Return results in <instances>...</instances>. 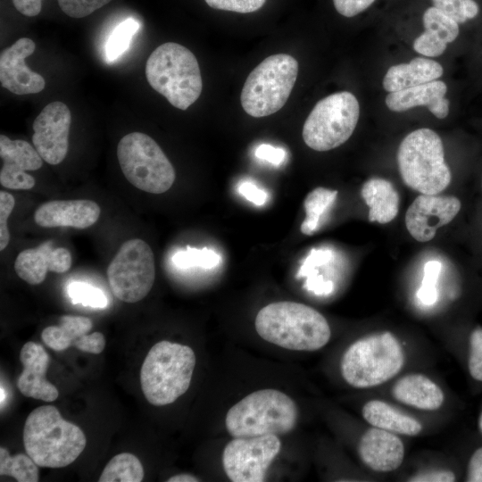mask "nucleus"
I'll return each instance as SVG.
<instances>
[{"label": "nucleus", "instance_id": "1", "mask_svg": "<svg viewBox=\"0 0 482 482\" xmlns=\"http://www.w3.org/2000/svg\"><path fill=\"white\" fill-rule=\"evenodd\" d=\"M255 330L265 341L295 351H315L330 339L325 317L303 303L282 301L262 308L254 321Z\"/></svg>", "mask_w": 482, "mask_h": 482}, {"label": "nucleus", "instance_id": "2", "mask_svg": "<svg viewBox=\"0 0 482 482\" xmlns=\"http://www.w3.org/2000/svg\"><path fill=\"white\" fill-rule=\"evenodd\" d=\"M86 444L81 428L65 420L54 406H39L26 419L24 448L39 467H65L79 456Z\"/></svg>", "mask_w": 482, "mask_h": 482}, {"label": "nucleus", "instance_id": "3", "mask_svg": "<svg viewBox=\"0 0 482 482\" xmlns=\"http://www.w3.org/2000/svg\"><path fill=\"white\" fill-rule=\"evenodd\" d=\"M195 366V354L191 347L166 340L156 343L140 370L145 399L155 406L175 402L188 389Z\"/></svg>", "mask_w": 482, "mask_h": 482}, {"label": "nucleus", "instance_id": "4", "mask_svg": "<svg viewBox=\"0 0 482 482\" xmlns=\"http://www.w3.org/2000/svg\"><path fill=\"white\" fill-rule=\"evenodd\" d=\"M145 77L149 85L174 107L186 110L201 95L203 80L194 54L177 43L159 46L148 57Z\"/></svg>", "mask_w": 482, "mask_h": 482}, {"label": "nucleus", "instance_id": "5", "mask_svg": "<svg viewBox=\"0 0 482 482\" xmlns=\"http://www.w3.org/2000/svg\"><path fill=\"white\" fill-rule=\"evenodd\" d=\"M298 409L292 398L276 389L253 392L227 412L225 425L233 437L282 435L296 425Z\"/></svg>", "mask_w": 482, "mask_h": 482}, {"label": "nucleus", "instance_id": "6", "mask_svg": "<svg viewBox=\"0 0 482 482\" xmlns=\"http://www.w3.org/2000/svg\"><path fill=\"white\" fill-rule=\"evenodd\" d=\"M404 363L402 345L385 331L353 342L340 362L344 379L356 388L379 386L399 373Z\"/></svg>", "mask_w": 482, "mask_h": 482}, {"label": "nucleus", "instance_id": "7", "mask_svg": "<svg viewBox=\"0 0 482 482\" xmlns=\"http://www.w3.org/2000/svg\"><path fill=\"white\" fill-rule=\"evenodd\" d=\"M397 164L404 184L420 194L436 195L452 179L442 139L430 129H416L403 139L397 151Z\"/></svg>", "mask_w": 482, "mask_h": 482}, {"label": "nucleus", "instance_id": "8", "mask_svg": "<svg viewBox=\"0 0 482 482\" xmlns=\"http://www.w3.org/2000/svg\"><path fill=\"white\" fill-rule=\"evenodd\" d=\"M298 74V62L290 54H272L247 76L241 104L250 116L260 118L279 111L287 103Z\"/></svg>", "mask_w": 482, "mask_h": 482}, {"label": "nucleus", "instance_id": "9", "mask_svg": "<svg viewBox=\"0 0 482 482\" xmlns=\"http://www.w3.org/2000/svg\"><path fill=\"white\" fill-rule=\"evenodd\" d=\"M117 157L127 180L140 190L162 194L175 181L171 162L158 144L145 133L125 135L118 143Z\"/></svg>", "mask_w": 482, "mask_h": 482}, {"label": "nucleus", "instance_id": "10", "mask_svg": "<svg viewBox=\"0 0 482 482\" xmlns=\"http://www.w3.org/2000/svg\"><path fill=\"white\" fill-rule=\"evenodd\" d=\"M360 116V105L351 92L342 91L320 100L303 128L304 143L319 152L343 145L353 133Z\"/></svg>", "mask_w": 482, "mask_h": 482}, {"label": "nucleus", "instance_id": "11", "mask_svg": "<svg viewBox=\"0 0 482 482\" xmlns=\"http://www.w3.org/2000/svg\"><path fill=\"white\" fill-rule=\"evenodd\" d=\"M155 277L154 253L142 239L124 242L107 268L114 296L125 303H137L150 292Z\"/></svg>", "mask_w": 482, "mask_h": 482}, {"label": "nucleus", "instance_id": "12", "mask_svg": "<svg viewBox=\"0 0 482 482\" xmlns=\"http://www.w3.org/2000/svg\"><path fill=\"white\" fill-rule=\"evenodd\" d=\"M280 448L281 442L277 435L234 437L223 451L224 471L233 482L264 481Z\"/></svg>", "mask_w": 482, "mask_h": 482}, {"label": "nucleus", "instance_id": "13", "mask_svg": "<svg viewBox=\"0 0 482 482\" xmlns=\"http://www.w3.org/2000/svg\"><path fill=\"white\" fill-rule=\"evenodd\" d=\"M71 122L68 106L59 101L46 105L35 119L32 143L47 163L56 165L66 157Z\"/></svg>", "mask_w": 482, "mask_h": 482}, {"label": "nucleus", "instance_id": "14", "mask_svg": "<svg viewBox=\"0 0 482 482\" xmlns=\"http://www.w3.org/2000/svg\"><path fill=\"white\" fill-rule=\"evenodd\" d=\"M461 207L455 196L420 194L406 211V229L415 240L428 242L439 228L453 220Z\"/></svg>", "mask_w": 482, "mask_h": 482}, {"label": "nucleus", "instance_id": "15", "mask_svg": "<svg viewBox=\"0 0 482 482\" xmlns=\"http://www.w3.org/2000/svg\"><path fill=\"white\" fill-rule=\"evenodd\" d=\"M34 41L21 37L0 54V82L3 87L15 95L41 92L46 86L44 78L31 71L25 59L35 51Z\"/></svg>", "mask_w": 482, "mask_h": 482}, {"label": "nucleus", "instance_id": "16", "mask_svg": "<svg viewBox=\"0 0 482 482\" xmlns=\"http://www.w3.org/2000/svg\"><path fill=\"white\" fill-rule=\"evenodd\" d=\"M0 157L3 166L0 183L9 189H31L35 186L34 178L27 170H37L43 165V159L29 142L10 139L0 136Z\"/></svg>", "mask_w": 482, "mask_h": 482}, {"label": "nucleus", "instance_id": "17", "mask_svg": "<svg viewBox=\"0 0 482 482\" xmlns=\"http://www.w3.org/2000/svg\"><path fill=\"white\" fill-rule=\"evenodd\" d=\"M92 321L84 316L63 315L57 326H49L41 333L43 342L54 351H63L71 346L98 354L105 346V339L102 333L93 332Z\"/></svg>", "mask_w": 482, "mask_h": 482}, {"label": "nucleus", "instance_id": "18", "mask_svg": "<svg viewBox=\"0 0 482 482\" xmlns=\"http://www.w3.org/2000/svg\"><path fill=\"white\" fill-rule=\"evenodd\" d=\"M72 262L71 253L63 247L53 246L52 241H46L37 248L21 252L15 260L17 275L30 285L41 284L47 272L62 273L70 270Z\"/></svg>", "mask_w": 482, "mask_h": 482}, {"label": "nucleus", "instance_id": "19", "mask_svg": "<svg viewBox=\"0 0 482 482\" xmlns=\"http://www.w3.org/2000/svg\"><path fill=\"white\" fill-rule=\"evenodd\" d=\"M101 209L91 200H53L42 204L34 213L35 222L43 228L87 229L99 219Z\"/></svg>", "mask_w": 482, "mask_h": 482}, {"label": "nucleus", "instance_id": "20", "mask_svg": "<svg viewBox=\"0 0 482 482\" xmlns=\"http://www.w3.org/2000/svg\"><path fill=\"white\" fill-rule=\"evenodd\" d=\"M23 370L17 380L21 393L27 396L46 402L58 398V389L46 377L49 356L41 345L27 342L20 353Z\"/></svg>", "mask_w": 482, "mask_h": 482}, {"label": "nucleus", "instance_id": "21", "mask_svg": "<svg viewBox=\"0 0 482 482\" xmlns=\"http://www.w3.org/2000/svg\"><path fill=\"white\" fill-rule=\"evenodd\" d=\"M358 452L362 462L378 472L395 470L404 457L402 440L395 433L375 427L362 435Z\"/></svg>", "mask_w": 482, "mask_h": 482}, {"label": "nucleus", "instance_id": "22", "mask_svg": "<svg viewBox=\"0 0 482 482\" xmlns=\"http://www.w3.org/2000/svg\"><path fill=\"white\" fill-rule=\"evenodd\" d=\"M446 92V84L436 79L390 92L386 97V104L389 110L397 112L417 106H426L436 118L444 119L449 113V100L445 97Z\"/></svg>", "mask_w": 482, "mask_h": 482}, {"label": "nucleus", "instance_id": "23", "mask_svg": "<svg viewBox=\"0 0 482 482\" xmlns=\"http://www.w3.org/2000/svg\"><path fill=\"white\" fill-rule=\"evenodd\" d=\"M399 402L425 411L439 409L444 403L442 389L422 374H410L400 378L392 389Z\"/></svg>", "mask_w": 482, "mask_h": 482}, {"label": "nucleus", "instance_id": "24", "mask_svg": "<svg viewBox=\"0 0 482 482\" xmlns=\"http://www.w3.org/2000/svg\"><path fill=\"white\" fill-rule=\"evenodd\" d=\"M442 65L431 59L416 57L408 63L391 66L383 79L387 92L400 91L437 79L443 75Z\"/></svg>", "mask_w": 482, "mask_h": 482}, {"label": "nucleus", "instance_id": "25", "mask_svg": "<svg viewBox=\"0 0 482 482\" xmlns=\"http://www.w3.org/2000/svg\"><path fill=\"white\" fill-rule=\"evenodd\" d=\"M361 195L369 207L370 222L386 224L392 221L399 210V194L387 179L371 178L364 182Z\"/></svg>", "mask_w": 482, "mask_h": 482}, {"label": "nucleus", "instance_id": "26", "mask_svg": "<svg viewBox=\"0 0 482 482\" xmlns=\"http://www.w3.org/2000/svg\"><path fill=\"white\" fill-rule=\"evenodd\" d=\"M362 416L371 426L396 434L416 436L422 429L416 419L381 400L366 403L362 407Z\"/></svg>", "mask_w": 482, "mask_h": 482}, {"label": "nucleus", "instance_id": "27", "mask_svg": "<svg viewBox=\"0 0 482 482\" xmlns=\"http://www.w3.org/2000/svg\"><path fill=\"white\" fill-rule=\"evenodd\" d=\"M337 195V190L322 187L314 188L306 195L304 200L305 218L300 228L303 234L310 236L320 229Z\"/></svg>", "mask_w": 482, "mask_h": 482}, {"label": "nucleus", "instance_id": "28", "mask_svg": "<svg viewBox=\"0 0 482 482\" xmlns=\"http://www.w3.org/2000/svg\"><path fill=\"white\" fill-rule=\"evenodd\" d=\"M144 478L143 466L134 454L121 453L104 467L99 482H140Z\"/></svg>", "mask_w": 482, "mask_h": 482}, {"label": "nucleus", "instance_id": "29", "mask_svg": "<svg viewBox=\"0 0 482 482\" xmlns=\"http://www.w3.org/2000/svg\"><path fill=\"white\" fill-rule=\"evenodd\" d=\"M0 475L10 476L19 482L38 481L37 464L29 454L10 455L5 448H0Z\"/></svg>", "mask_w": 482, "mask_h": 482}, {"label": "nucleus", "instance_id": "30", "mask_svg": "<svg viewBox=\"0 0 482 482\" xmlns=\"http://www.w3.org/2000/svg\"><path fill=\"white\" fill-rule=\"evenodd\" d=\"M422 21L425 28L424 32L446 45L454 41L459 35L458 22L434 6L426 9Z\"/></svg>", "mask_w": 482, "mask_h": 482}, {"label": "nucleus", "instance_id": "31", "mask_svg": "<svg viewBox=\"0 0 482 482\" xmlns=\"http://www.w3.org/2000/svg\"><path fill=\"white\" fill-rule=\"evenodd\" d=\"M139 28L140 23L133 18H128L115 27L104 45V58L108 63L115 62L128 50Z\"/></svg>", "mask_w": 482, "mask_h": 482}, {"label": "nucleus", "instance_id": "32", "mask_svg": "<svg viewBox=\"0 0 482 482\" xmlns=\"http://www.w3.org/2000/svg\"><path fill=\"white\" fill-rule=\"evenodd\" d=\"M172 262L176 267L188 269L200 267L204 269H212L220 262V256L214 250L204 247L197 249L187 246L186 250L177 252Z\"/></svg>", "mask_w": 482, "mask_h": 482}, {"label": "nucleus", "instance_id": "33", "mask_svg": "<svg viewBox=\"0 0 482 482\" xmlns=\"http://www.w3.org/2000/svg\"><path fill=\"white\" fill-rule=\"evenodd\" d=\"M433 6L458 23L475 18L479 7L474 0H431Z\"/></svg>", "mask_w": 482, "mask_h": 482}, {"label": "nucleus", "instance_id": "34", "mask_svg": "<svg viewBox=\"0 0 482 482\" xmlns=\"http://www.w3.org/2000/svg\"><path fill=\"white\" fill-rule=\"evenodd\" d=\"M67 291L74 304L81 303L94 308H104L108 303L101 289L87 283L72 282L69 285Z\"/></svg>", "mask_w": 482, "mask_h": 482}, {"label": "nucleus", "instance_id": "35", "mask_svg": "<svg viewBox=\"0 0 482 482\" xmlns=\"http://www.w3.org/2000/svg\"><path fill=\"white\" fill-rule=\"evenodd\" d=\"M441 269L438 261H429L424 265L421 286L417 292L418 299L424 305H432L437 300L436 282Z\"/></svg>", "mask_w": 482, "mask_h": 482}, {"label": "nucleus", "instance_id": "36", "mask_svg": "<svg viewBox=\"0 0 482 482\" xmlns=\"http://www.w3.org/2000/svg\"><path fill=\"white\" fill-rule=\"evenodd\" d=\"M61 10L70 17L83 18L112 0H57Z\"/></svg>", "mask_w": 482, "mask_h": 482}, {"label": "nucleus", "instance_id": "37", "mask_svg": "<svg viewBox=\"0 0 482 482\" xmlns=\"http://www.w3.org/2000/svg\"><path fill=\"white\" fill-rule=\"evenodd\" d=\"M212 8L240 13L253 12L263 6L266 0H204Z\"/></svg>", "mask_w": 482, "mask_h": 482}, {"label": "nucleus", "instance_id": "38", "mask_svg": "<svg viewBox=\"0 0 482 482\" xmlns=\"http://www.w3.org/2000/svg\"><path fill=\"white\" fill-rule=\"evenodd\" d=\"M469 370L473 378L482 381V328H476L470 336Z\"/></svg>", "mask_w": 482, "mask_h": 482}, {"label": "nucleus", "instance_id": "39", "mask_svg": "<svg viewBox=\"0 0 482 482\" xmlns=\"http://www.w3.org/2000/svg\"><path fill=\"white\" fill-rule=\"evenodd\" d=\"M15 200L10 193L0 191V250L3 251L9 244L10 233L7 220L12 212Z\"/></svg>", "mask_w": 482, "mask_h": 482}, {"label": "nucleus", "instance_id": "40", "mask_svg": "<svg viewBox=\"0 0 482 482\" xmlns=\"http://www.w3.org/2000/svg\"><path fill=\"white\" fill-rule=\"evenodd\" d=\"M376 0H333L337 12L345 17H353L369 8Z\"/></svg>", "mask_w": 482, "mask_h": 482}, {"label": "nucleus", "instance_id": "41", "mask_svg": "<svg viewBox=\"0 0 482 482\" xmlns=\"http://www.w3.org/2000/svg\"><path fill=\"white\" fill-rule=\"evenodd\" d=\"M332 258V252L328 249H312L302 263L297 277L303 278V274L313 268L328 262Z\"/></svg>", "mask_w": 482, "mask_h": 482}, {"label": "nucleus", "instance_id": "42", "mask_svg": "<svg viewBox=\"0 0 482 482\" xmlns=\"http://www.w3.org/2000/svg\"><path fill=\"white\" fill-rule=\"evenodd\" d=\"M254 154L257 158L269 162L273 165L282 163L286 157V152L283 148L275 147L268 144L260 145Z\"/></svg>", "mask_w": 482, "mask_h": 482}, {"label": "nucleus", "instance_id": "43", "mask_svg": "<svg viewBox=\"0 0 482 482\" xmlns=\"http://www.w3.org/2000/svg\"><path fill=\"white\" fill-rule=\"evenodd\" d=\"M238 191L246 200L259 206L268 200V194L252 182L241 183Z\"/></svg>", "mask_w": 482, "mask_h": 482}, {"label": "nucleus", "instance_id": "44", "mask_svg": "<svg viewBox=\"0 0 482 482\" xmlns=\"http://www.w3.org/2000/svg\"><path fill=\"white\" fill-rule=\"evenodd\" d=\"M305 287L315 295H328L333 291L334 285L330 280H324L323 277L316 272L307 276Z\"/></svg>", "mask_w": 482, "mask_h": 482}, {"label": "nucleus", "instance_id": "45", "mask_svg": "<svg viewBox=\"0 0 482 482\" xmlns=\"http://www.w3.org/2000/svg\"><path fill=\"white\" fill-rule=\"evenodd\" d=\"M454 480L455 476L450 470H435L420 473L409 479V481L413 482H452Z\"/></svg>", "mask_w": 482, "mask_h": 482}, {"label": "nucleus", "instance_id": "46", "mask_svg": "<svg viewBox=\"0 0 482 482\" xmlns=\"http://www.w3.org/2000/svg\"><path fill=\"white\" fill-rule=\"evenodd\" d=\"M468 481L482 482V447L476 450L470 460Z\"/></svg>", "mask_w": 482, "mask_h": 482}, {"label": "nucleus", "instance_id": "47", "mask_svg": "<svg viewBox=\"0 0 482 482\" xmlns=\"http://www.w3.org/2000/svg\"><path fill=\"white\" fill-rule=\"evenodd\" d=\"M16 10L21 14L33 17L37 15L42 8L43 0H12Z\"/></svg>", "mask_w": 482, "mask_h": 482}, {"label": "nucleus", "instance_id": "48", "mask_svg": "<svg viewBox=\"0 0 482 482\" xmlns=\"http://www.w3.org/2000/svg\"><path fill=\"white\" fill-rule=\"evenodd\" d=\"M167 481L168 482H196V481H200V479H198L196 477L192 476L190 474L183 473V474L172 476L170 478H168Z\"/></svg>", "mask_w": 482, "mask_h": 482}, {"label": "nucleus", "instance_id": "49", "mask_svg": "<svg viewBox=\"0 0 482 482\" xmlns=\"http://www.w3.org/2000/svg\"><path fill=\"white\" fill-rule=\"evenodd\" d=\"M479 428H480V431L482 432V414L479 418Z\"/></svg>", "mask_w": 482, "mask_h": 482}]
</instances>
